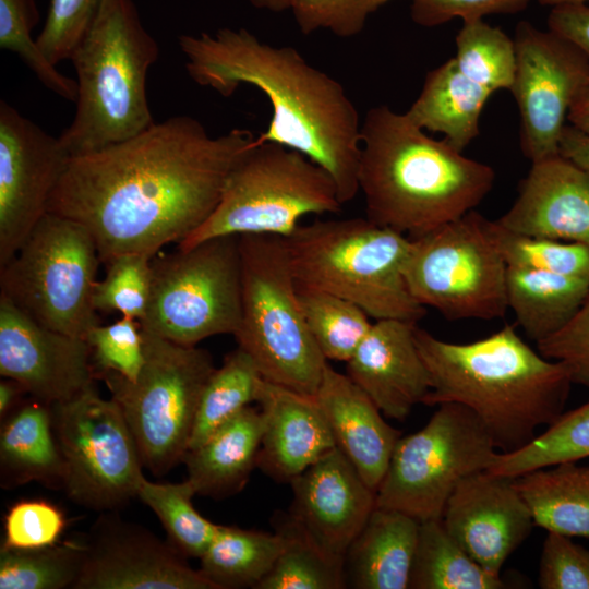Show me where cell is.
<instances>
[{"instance_id": "obj_1", "label": "cell", "mask_w": 589, "mask_h": 589, "mask_svg": "<svg viewBox=\"0 0 589 589\" xmlns=\"http://www.w3.org/2000/svg\"><path fill=\"white\" fill-rule=\"evenodd\" d=\"M255 140L239 128L213 136L190 116L154 122L125 141L71 157L48 212L83 225L103 263L130 252L154 256L211 216L231 168Z\"/></svg>"}, {"instance_id": "obj_2", "label": "cell", "mask_w": 589, "mask_h": 589, "mask_svg": "<svg viewBox=\"0 0 589 589\" xmlns=\"http://www.w3.org/2000/svg\"><path fill=\"white\" fill-rule=\"evenodd\" d=\"M190 77L223 96L241 85L266 95L272 117L257 142L296 149L334 179L342 204L359 192L361 122L341 84L311 65L293 47L262 41L245 28L181 35Z\"/></svg>"}, {"instance_id": "obj_3", "label": "cell", "mask_w": 589, "mask_h": 589, "mask_svg": "<svg viewBox=\"0 0 589 589\" xmlns=\"http://www.w3.org/2000/svg\"><path fill=\"white\" fill-rule=\"evenodd\" d=\"M414 337L431 380L423 404L469 408L501 453L525 447L538 428L564 412L569 370L531 349L512 326L469 344L442 340L418 326Z\"/></svg>"}, {"instance_id": "obj_4", "label": "cell", "mask_w": 589, "mask_h": 589, "mask_svg": "<svg viewBox=\"0 0 589 589\" xmlns=\"http://www.w3.org/2000/svg\"><path fill=\"white\" fill-rule=\"evenodd\" d=\"M360 137L358 184L366 217L409 239L472 211L493 187L492 167L386 105L369 109Z\"/></svg>"}, {"instance_id": "obj_5", "label": "cell", "mask_w": 589, "mask_h": 589, "mask_svg": "<svg viewBox=\"0 0 589 589\" xmlns=\"http://www.w3.org/2000/svg\"><path fill=\"white\" fill-rule=\"evenodd\" d=\"M158 55L132 0H101L69 59L77 76L76 109L59 140L71 157L125 141L155 122L146 76Z\"/></svg>"}, {"instance_id": "obj_6", "label": "cell", "mask_w": 589, "mask_h": 589, "mask_svg": "<svg viewBox=\"0 0 589 589\" xmlns=\"http://www.w3.org/2000/svg\"><path fill=\"white\" fill-rule=\"evenodd\" d=\"M283 240L298 284L349 300L375 321L425 315L404 276L408 237L366 217L300 224Z\"/></svg>"}, {"instance_id": "obj_7", "label": "cell", "mask_w": 589, "mask_h": 589, "mask_svg": "<svg viewBox=\"0 0 589 589\" xmlns=\"http://www.w3.org/2000/svg\"><path fill=\"white\" fill-rule=\"evenodd\" d=\"M241 315L233 334L262 376L315 396L328 361L311 336L283 237L239 236Z\"/></svg>"}, {"instance_id": "obj_8", "label": "cell", "mask_w": 589, "mask_h": 589, "mask_svg": "<svg viewBox=\"0 0 589 589\" xmlns=\"http://www.w3.org/2000/svg\"><path fill=\"white\" fill-rule=\"evenodd\" d=\"M341 205L334 179L320 165L296 149L255 140L231 168L214 212L178 248L231 235L285 238L303 217L338 213Z\"/></svg>"}, {"instance_id": "obj_9", "label": "cell", "mask_w": 589, "mask_h": 589, "mask_svg": "<svg viewBox=\"0 0 589 589\" xmlns=\"http://www.w3.org/2000/svg\"><path fill=\"white\" fill-rule=\"evenodd\" d=\"M145 361L130 382L111 371L96 372L120 407L143 466L161 477L183 461L200 397L214 371L208 351L142 329Z\"/></svg>"}, {"instance_id": "obj_10", "label": "cell", "mask_w": 589, "mask_h": 589, "mask_svg": "<svg viewBox=\"0 0 589 589\" xmlns=\"http://www.w3.org/2000/svg\"><path fill=\"white\" fill-rule=\"evenodd\" d=\"M99 262L83 225L48 212L0 267V296L44 326L86 339L99 325L93 304Z\"/></svg>"}, {"instance_id": "obj_11", "label": "cell", "mask_w": 589, "mask_h": 589, "mask_svg": "<svg viewBox=\"0 0 589 589\" xmlns=\"http://www.w3.org/2000/svg\"><path fill=\"white\" fill-rule=\"evenodd\" d=\"M492 220L474 209L410 239L404 276L411 296L450 321L502 318L507 264Z\"/></svg>"}, {"instance_id": "obj_12", "label": "cell", "mask_w": 589, "mask_h": 589, "mask_svg": "<svg viewBox=\"0 0 589 589\" xmlns=\"http://www.w3.org/2000/svg\"><path fill=\"white\" fill-rule=\"evenodd\" d=\"M241 315L239 236L206 239L152 259L151 298L142 329L183 346L233 335Z\"/></svg>"}, {"instance_id": "obj_13", "label": "cell", "mask_w": 589, "mask_h": 589, "mask_svg": "<svg viewBox=\"0 0 589 589\" xmlns=\"http://www.w3.org/2000/svg\"><path fill=\"white\" fill-rule=\"evenodd\" d=\"M496 454L472 410L457 402L441 404L421 430L397 441L376 490V507L418 521L441 519L458 483L488 470Z\"/></svg>"}, {"instance_id": "obj_14", "label": "cell", "mask_w": 589, "mask_h": 589, "mask_svg": "<svg viewBox=\"0 0 589 589\" xmlns=\"http://www.w3.org/2000/svg\"><path fill=\"white\" fill-rule=\"evenodd\" d=\"M50 408L68 498L103 513L117 512L137 497L144 466L117 402L101 397L94 384Z\"/></svg>"}, {"instance_id": "obj_15", "label": "cell", "mask_w": 589, "mask_h": 589, "mask_svg": "<svg viewBox=\"0 0 589 589\" xmlns=\"http://www.w3.org/2000/svg\"><path fill=\"white\" fill-rule=\"evenodd\" d=\"M516 70L510 92L520 113V146L531 161L560 154L570 106L589 81V59L572 41L527 21L514 36Z\"/></svg>"}, {"instance_id": "obj_16", "label": "cell", "mask_w": 589, "mask_h": 589, "mask_svg": "<svg viewBox=\"0 0 589 589\" xmlns=\"http://www.w3.org/2000/svg\"><path fill=\"white\" fill-rule=\"evenodd\" d=\"M71 156L7 101H0V267L48 213Z\"/></svg>"}, {"instance_id": "obj_17", "label": "cell", "mask_w": 589, "mask_h": 589, "mask_svg": "<svg viewBox=\"0 0 589 589\" xmlns=\"http://www.w3.org/2000/svg\"><path fill=\"white\" fill-rule=\"evenodd\" d=\"M84 564L74 589H216L169 541L103 512L83 539Z\"/></svg>"}, {"instance_id": "obj_18", "label": "cell", "mask_w": 589, "mask_h": 589, "mask_svg": "<svg viewBox=\"0 0 589 589\" xmlns=\"http://www.w3.org/2000/svg\"><path fill=\"white\" fill-rule=\"evenodd\" d=\"M0 375L49 405L95 384L86 339L44 326L0 296Z\"/></svg>"}, {"instance_id": "obj_19", "label": "cell", "mask_w": 589, "mask_h": 589, "mask_svg": "<svg viewBox=\"0 0 589 589\" xmlns=\"http://www.w3.org/2000/svg\"><path fill=\"white\" fill-rule=\"evenodd\" d=\"M515 478L488 470L466 477L441 518L465 551L494 575L536 526Z\"/></svg>"}, {"instance_id": "obj_20", "label": "cell", "mask_w": 589, "mask_h": 589, "mask_svg": "<svg viewBox=\"0 0 589 589\" xmlns=\"http://www.w3.org/2000/svg\"><path fill=\"white\" fill-rule=\"evenodd\" d=\"M290 515L330 554L345 557L376 507V491L335 446L290 482Z\"/></svg>"}, {"instance_id": "obj_21", "label": "cell", "mask_w": 589, "mask_h": 589, "mask_svg": "<svg viewBox=\"0 0 589 589\" xmlns=\"http://www.w3.org/2000/svg\"><path fill=\"white\" fill-rule=\"evenodd\" d=\"M417 323L376 320L347 363V375L387 418L402 421L431 390L416 344Z\"/></svg>"}, {"instance_id": "obj_22", "label": "cell", "mask_w": 589, "mask_h": 589, "mask_svg": "<svg viewBox=\"0 0 589 589\" xmlns=\"http://www.w3.org/2000/svg\"><path fill=\"white\" fill-rule=\"evenodd\" d=\"M496 221L517 233L589 248V171L561 154L531 163L518 196Z\"/></svg>"}, {"instance_id": "obj_23", "label": "cell", "mask_w": 589, "mask_h": 589, "mask_svg": "<svg viewBox=\"0 0 589 589\" xmlns=\"http://www.w3.org/2000/svg\"><path fill=\"white\" fill-rule=\"evenodd\" d=\"M256 402L264 429L256 467L279 482H291L336 446L314 396L263 381Z\"/></svg>"}, {"instance_id": "obj_24", "label": "cell", "mask_w": 589, "mask_h": 589, "mask_svg": "<svg viewBox=\"0 0 589 589\" xmlns=\"http://www.w3.org/2000/svg\"><path fill=\"white\" fill-rule=\"evenodd\" d=\"M314 397L336 446L376 491L401 432L383 419L381 410L348 375L328 363Z\"/></svg>"}, {"instance_id": "obj_25", "label": "cell", "mask_w": 589, "mask_h": 589, "mask_svg": "<svg viewBox=\"0 0 589 589\" xmlns=\"http://www.w3.org/2000/svg\"><path fill=\"white\" fill-rule=\"evenodd\" d=\"M420 521L375 507L345 555V577L357 589H407Z\"/></svg>"}, {"instance_id": "obj_26", "label": "cell", "mask_w": 589, "mask_h": 589, "mask_svg": "<svg viewBox=\"0 0 589 589\" xmlns=\"http://www.w3.org/2000/svg\"><path fill=\"white\" fill-rule=\"evenodd\" d=\"M263 429L260 408L248 406L189 449L182 462L196 494L224 498L240 492L256 467Z\"/></svg>"}, {"instance_id": "obj_27", "label": "cell", "mask_w": 589, "mask_h": 589, "mask_svg": "<svg viewBox=\"0 0 589 589\" xmlns=\"http://www.w3.org/2000/svg\"><path fill=\"white\" fill-rule=\"evenodd\" d=\"M64 462L50 405L31 397L1 421L0 482L5 489L37 482L63 488Z\"/></svg>"}, {"instance_id": "obj_28", "label": "cell", "mask_w": 589, "mask_h": 589, "mask_svg": "<svg viewBox=\"0 0 589 589\" xmlns=\"http://www.w3.org/2000/svg\"><path fill=\"white\" fill-rule=\"evenodd\" d=\"M491 94L450 58L426 74L406 115L424 131L443 133L446 142L462 152L479 134L480 116Z\"/></svg>"}, {"instance_id": "obj_29", "label": "cell", "mask_w": 589, "mask_h": 589, "mask_svg": "<svg viewBox=\"0 0 589 589\" xmlns=\"http://www.w3.org/2000/svg\"><path fill=\"white\" fill-rule=\"evenodd\" d=\"M589 290V280L507 266L506 293L519 326L539 342L564 327Z\"/></svg>"}, {"instance_id": "obj_30", "label": "cell", "mask_w": 589, "mask_h": 589, "mask_svg": "<svg viewBox=\"0 0 589 589\" xmlns=\"http://www.w3.org/2000/svg\"><path fill=\"white\" fill-rule=\"evenodd\" d=\"M515 482L536 526L589 539V466L563 462L520 474Z\"/></svg>"}, {"instance_id": "obj_31", "label": "cell", "mask_w": 589, "mask_h": 589, "mask_svg": "<svg viewBox=\"0 0 589 589\" xmlns=\"http://www.w3.org/2000/svg\"><path fill=\"white\" fill-rule=\"evenodd\" d=\"M287 545L286 536L217 525L200 557V572L216 589L256 588Z\"/></svg>"}, {"instance_id": "obj_32", "label": "cell", "mask_w": 589, "mask_h": 589, "mask_svg": "<svg viewBox=\"0 0 589 589\" xmlns=\"http://www.w3.org/2000/svg\"><path fill=\"white\" fill-rule=\"evenodd\" d=\"M506 582L477 563L442 519L420 521L409 588L503 589Z\"/></svg>"}, {"instance_id": "obj_33", "label": "cell", "mask_w": 589, "mask_h": 589, "mask_svg": "<svg viewBox=\"0 0 589 589\" xmlns=\"http://www.w3.org/2000/svg\"><path fill=\"white\" fill-rule=\"evenodd\" d=\"M275 530L287 538V545L272 569L255 589H340L345 588V557L322 549L290 515H279Z\"/></svg>"}, {"instance_id": "obj_34", "label": "cell", "mask_w": 589, "mask_h": 589, "mask_svg": "<svg viewBox=\"0 0 589 589\" xmlns=\"http://www.w3.org/2000/svg\"><path fill=\"white\" fill-rule=\"evenodd\" d=\"M264 380L247 351L238 347L228 353L204 385L189 449L202 444L217 429L256 401Z\"/></svg>"}, {"instance_id": "obj_35", "label": "cell", "mask_w": 589, "mask_h": 589, "mask_svg": "<svg viewBox=\"0 0 589 589\" xmlns=\"http://www.w3.org/2000/svg\"><path fill=\"white\" fill-rule=\"evenodd\" d=\"M304 321L324 358L347 362L372 323L357 304L330 292L297 283Z\"/></svg>"}, {"instance_id": "obj_36", "label": "cell", "mask_w": 589, "mask_h": 589, "mask_svg": "<svg viewBox=\"0 0 589 589\" xmlns=\"http://www.w3.org/2000/svg\"><path fill=\"white\" fill-rule=\"evenodd\" d=\"M589 457V400L564 411L522 448L497 453L488 471L518 477L526 472Z\"/></svg>"}, {"instance_id": "obj_37", "label": "cell", "mask_w": 589, "mask_h": 589, "mask_svg": "<svg viewBox=\"0 0 589 589\" xmlns=\"http://www.w3.org/2000/svg\"><path fill=\"white\" fill-rule=\"evenodd\" d=\"M83 540L37 549H0V589H74L83 569Z\"/></svg>"}, {"instance_id": "obj_38", "label": "cell", "mask_w": 589, "mask_h": 589, "mask_svg": "<svg viewBox=\"0 0 589 589\" xmlns=\"http://www.w3.org/2000/svg\"><path fill=\"white\" fill-rule=\"evenodd\" d=\"M195 494L188 479L180 483H157L144 478L137 490V497L156 514L168 541L185 557L200 560L217 524L195 509L192 503Z\"/></svg>"}, {"instance_id": "obj_39", "label": "cell", "mask_w": 589, "mask_h": 589, "mask_svg": "<svg viewBox=\"0 0 589 589\" xmlns=\"http://www.w3.org/2000/svg\"><path fill=\"white\" fill-rule=\"evenodd\" d=\"M456 63L473 82L492 93L510 91L516 70L514 39L483 19L465 21L456 36Z\"/></svg>"}, {"instance_id": "obj_40", "label": "cell", "mask_w": 589, "mask_h": 589, "mask_svg": "<svg viewBox=\"0 0 589 589\" xmlns=\"http://www.w3.org/2000/svg\"><path fill=\"white\" fill-rule=\"evenodd\" d=\"M37 23L35 0H0V47L17 55L51 92L75 103L76 81L58 71L32 37Z\"/></svg>"}, {"instance_id": "obj_41", "label": "cell", "mask_w": 589, "mask_h": 589, "mask_svg": "<svg viewBox=\"0 0 589 589\" xmlns=\"http://www.w3.org/2000/svg\"><path fill=\"white\" fill-rule=\"evenodd\" d=\"M492 232L507 266L589 280V248L510 231L492 221Z\"/></svg>"}, {"instance_id": "obj_42", "label": "cell", "mask_w": 589, "mask_h": 589, "mask_svg": "<svg viewBox=\"0 0 589 589\" xmlns=\"http://www.w3.org/2000/svg\"><path fill=\"white\" fill-rule=\"evenodd\" d=\"M152 259L146 253H122L109 259L104 279L93 290L96 311L119 312L139 321L145 318L152 287Z\"/></svg>"}, {"instance_id": "obj_43", "label": "cell", "mask_w": 589, "mask_h": 589, "mask_svg": "<svg viewBox=\"0 0 589 589\" xmlns=\"http://www.w3.org/2000/svg\"><path fill=\"white\" fill-rule=\"evenodd\" d=\"M86 340L92 351L94 373L111 371L130 382L136 381L145 361L139 321L121 316L112 324L97 325Z\"/></svg>"}, {"instance_id": "obj_44", "label": "cell", "mask_w": 589, "mask_h": 589, "mask_svg": "<svg viewBox=\"0 0 589 589\" xmlns=\"http://www.w3.org/2000/svg\"><path fill=\"white\" fill-rule=\"evenodd\" d=\"M67 526L61 508L41 498L21 500L8 509L4 517V538L1 546L37 549L59 542Z\"/></svg>"}, {"instance_id": "obj_45", "label": "cell", "mask_w": 589, "mask_h": 589, "mask_svg": "<svg viewBox=\"0 0 589 589\" xmlns=\"http://www.w3.org/2000/svg\"><path fill=\"white\" fill-rule=\"evenodd\" d=\"M388 0H291L290 10L303 34L328 29L352 37L364 28L370 14Z\"/></svg>"}, {"instance_id": "obj_46", "label": "cell", "mask_w": 589, "mask_h": 589, "mask_svg": "<svg viewBox=\"0 0 589 589\" xmlns=\"http://www.w3.org/2000/svg\"><path fill=\"white\" fill-rule=\"evenodd\" d=\"M101 0H50L38 46L55 65L70 56L97 13Z\"/></svg>"}, {"instance_id": "obj_47", "label": "cell", "mask_w": 589, "mask_h": 589, "mask_svg": "<svg viewBox=\"0 0 589 589\" xmlns=\"http://www.w3.org/2000/svg\"><path fill=\"white\" fill-rule=\"evenodd\" d=\"M542 589H589V549L570 537L548 532L539 563Z\"/></svg>"}, {"instance_id": "obj_48", "label": "cell", "mask_w": 589, "mask_h": 589, "mask_svg": "<svg viewBox=\"0 0 589 589\" xmlns=\"http://www.w3.org/2000/svg\"><path fill=\"white\" fill-rule=\"evenodd\" d=\"M537 347L543 357L563 362L573 383L589 387V290L570 321Z\"/></svg>"}, {"instance_id": "obj_49", "label": "cell", "mask_w": 589, "mask_h": 589, "mask_svg": "<svg viewBox=\"0 0 589 589\" xmlns=\"http://www.w3.org/2000/svg\"><path fill=\"white\" fill-rule=\"evenodd\" d=\"M530 0H412V21L424 27L445 24L460 17L462 22L492 14H512L524 10Z\"/></svg>"}, {"instance_id": "obj_50", "label": "cell", "mask_w": 589, "mask_h": 589, "mask_svg": "<svg viewBox=\"0 0 589 589\" xmlns=\"http://www.w3.org/2000/svg\"><path fill=\"white\" fill-rule=\"evenodd\" d=\"M548 28L575 44L589 59V5L561 4L551 8Z\"/></svg>"}, {"instance_id": "obj_51", "label": "cell", "mask_w": 589, "mask_h": 589, "mask_svg": "<svg viewBox=\"0 0 589 589\" xmlns=\"http://www.w3.org/2000/svg\"><path fill=\"white\" fill-rule=\"evenodd\" d=\"M560 154L589 171V134L566 124L560 140Z\"/></svg>"}, {"instance_id": "obj_52", "label": "cell", "mask_w": 589, "mask_h": 589, "mask_svg": "<svg viewBox=\"0 0 589 589\" xmlns=\"http://www.w3.org/2000/svg\"><path fill=\"white\" fill-rule=\"evenodd\" d=\"M27 392L16 381L4 377L0 382V421L4 420L23 401Z\"/></svg>"}, {"instance_id": "obj_53", "label": "cell", "mask_w": 589, "mask_h": 589, "mask_svg": "<svg viewBox=\"0 0 589 589\" xmlns=\"http://www.w3.org/2000/svg\"><path fill=\"white\" fill-rule=\"evenodd\" d=\"M568 124L589 134V81L574 99L568 116Z\"/></svg>"}, {"instance_id": "obj_54", "label": "cell", "mask_w": 589, "mask_h": 589, "mask_svg": "<svg viewBox=\"0 0 589 589\" xmlns=\"http://www.w3.org/2000/svg\"><path fill=\"white\" fill-rule=\"evenodd\" d=\"M250 2L257 9H264L276 13L290 10L291 4V0H250Z\"/></svg>"}, {"instance_id": "obj_55", "label": "cell", "mask_w": 589, "mask_h": 589, "mask_svg": "<svg viewBox=\"0 0 589 589\" xmlns=\"http://www.w3.org/2000/svg\"><path fill=\"white\" fill-rule=\"evenodd\" d=\"M589 0H539L542 5H549L551 8L561 4L586 3Z\"/></svg>"}]
</instances>
